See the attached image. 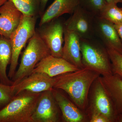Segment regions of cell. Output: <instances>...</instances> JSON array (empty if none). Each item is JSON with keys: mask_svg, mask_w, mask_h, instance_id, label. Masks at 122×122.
<instances>
[{"mask_svg": "<svg viewBox=\"0 0 122 122\" xmlns=\"http://www.w3.org/2000/svg\"><path fill=\"white\" fill-rule=\"evenodd\" d=\"M54 77H51L44 73L33 72L18 83L12 85L15 96L22 91L41 93L54 88Z\"/></svg>", "mask_w": 122, "mask_h": 122, "instance_id": "30bf717a", "label": "cell"}, {"mask_svg": "<svg viewBox=\"0 0 122 122\" xmlns=\"http://www.w3.org/2000/svg\"><path fill=\"white\" fill-rule=\"evenodd\" d=\"M103 85L110 97L118 114L122 113V79L115 74L100 75Z\"/></svg>", "mask_w": 122, "mask_h": 122, "instance_id": "e0dca14e", "label": "cell"}, {"mask_svg": "<svg viewBox=\"0 0 122 122\" xmlns=\"http://www.w3.org/2000/svg\"><path fill=\"white\" fill-rule=\"evenodd\" d=\"M52 91L61 110L63 122H83L87 120L88 118L86 113L68 98L62 91L53 88Z\"/></svg>", "mask_w": 122, "mask_h": 122, "instance_id": "7c38bea8", "label": "cell"}, {"mask_svg": "<svg viewBox=\"0 0 122 122\" xmlns=\"http://www.w3.org/2000/svg\"><path fill=\"white\" fill-rule=\"evenodd\" d=\"M79 69L62 58L56 57L50 55L39 61L33 72L44 73L51 77H54Z\"/></svg>", "mask_w": 122, "mask_h": 122, "instance_id": "5bb4252c", "label": "cell"}, {"mask_svg": "<svg viewBox=\"0 0 122 122\" xmlns=\"http://www.w3.org/2000/svg\"><path fill=\"white\" fill-rule=\"evenodd\" d=\"M98 16L112 22L114 25L122 23V8L117 4L107 2L101 10Z\"/></svg>", "mask_w": 122, "mask_h": 122, "instance_id": "d6986e66", "label": "cell"}, {"mask_svg": "<svg viewBox=\"0 0 122 122\" xmlns=\"http://www.w3.org/2000/svg\"><path fill=\"white\" fill-rule=\"evenodd\" d=\"M116 122H122V113L118 114Z\"/></svg>", "mask_w": 122, "mask_h": 122, "instance_id": "83f0119b", "label": "cell"}, {"mask_svg": "<svg viewBox=\"0 0 122 122\" xmlns=\"http://www.w3.org/2000/svg\"><path fill=\"white\" fill-rule=\"evenodd\" d=\"M12 48L10 40L0 35V83L12 86L13 82L8 76L7 66L10 65Z\"/></svg>", "mask_w": 122, "mask_h": 122, "instance_id": "ac0fdd59", "label": "cell"}, {"mask_svg": "<svg viewBox=\"0 0 122 122\" xmlns=\"http://www.w3.org/2000/svg\"><path fill=\"white\" fill-rule=\"evenodd\" d=\"M95 15L79 5L65 21V28L74 31L81 39L94 38Z\"/></svg>", "mask_w": 122, "mask_h": 122, "instance_id": "ba28073f", "label": "cell"}, {"mask_svg": "<svg viewBox=\"0 0 122 122\" xmlns=\"http://www.w3.org/2000/svg\"><path fill=\"white\" fill-rule=\"evenodd\" d=\"M50 55V50L36 30L35 34L29 40L28 46L22 55L19 68L11 79L13 82L12 85L30 75L36 65Z\"/></svg>", "mask_w": 122, "mask_h": 122, "instance_id": "277c9868", "label": "cell"}, {"mask_svg": "<svg viewBox=\"0 0 122 122\" xmlns=\"http://www.w3.org/2000/svg\"><path fill=\"white\" fill-rule=\"evenodd\" d=\"M114 25L122 42V23L118 25Z\"/></svg>", "mask_w": 122, "mask_h": 122, "instance_id": "484cf974", "label": "cell"}, {"mask_svg": "<svg viewBox=\"0 0 122 122\" xmlns=\"http://www.w3.org/2000/svg\"><path fill=\"white\" fill-rule=\"evenodd\" d=\"M99 76L92 86L89 94L88 106L85 111L96 112L107 118L110 122H116L118 114Z\"/></svg>", "mask_w": 122, "mask_h": 122, "instance_id": "8992f818", "label": "cell"}, {"mask_svg": "<svg viewBox=\"0 0 122 122\" xmlns=\"http://www.w3.org/2000/svg\"><path fill=\"white\" fill-rule=\"evenodd\" d=\"M48 0H41V6L40 9V16H41L45 11L46 4Z\"/></svg>", "mask_w": 122, "mask_h": 122, "instance_id": "d4e9b609", "label": "cell"}, {"mask_svg": "<svg viewBox=\"0 0 122 122\" xmlns=\"http://www.w3.org/2000/svg\"><path fill=\"white\" fill-rule=\"evenodd\" d=\"M79 5L87 11L98 16L100 11L107 3L106 0H79Z\"/></svg>", "mask_w": 122, "mask_h": 122, "instance_id": "7402d4cb", "label": "cell"}, {"mask_svg": "<svg viewBox=\"0 0 122 122\" xmlns=\"http://www.w3.org/2000/svg\"><path fill=\"white\" fill-rule=\"evenodd\" d=\"M100 75L93 70L84 67L54 77V88L66 92L76 106L85 112L92 86Z\"/></svg>", "mask_w": 122, "mask_h": 122, "instance_id": "6da1fadb", "label": "cell"}, {"mask_svg": "<svg viewBox=\"0 0 122 122\" xmlns=\"http://www.w3.org/2000/svg\"><path fill=\"white\" fill-rule=\"evenodd\" d=\"M108 3H114L117 4L118 3H122V0H106Z\"/></svg>", "mask_w": 122, "mask_h": 122, "instance_id": "4316f807", "label": "cell"}, {"mask_svg": "<svg viewBox=\"0 0 122 122\" xmlns=\"http://www.w3.org/2000/svg\"><path fill=\"white\" fill-rule=\"evenodd\" d=\"M23 14L10 1L0 7V35L9 39L19 25Z\"/></svg>", "mask_w": 122, "mask_h": 122, "instance_id": "4fadbf2b", "label": "cell"}, {"mask_svg": "<svg viewBox=\"0 0 122 122\" xmlns=\"http://www.w3.org/2000/svg\"><path fill=\"white\" fill-rule=\"evenodd\" d=\"M8 0H0V7L4 4Z\"/></svg>", "mask_w": 122, "mask_h": 122, "instance_id": "f1b7e54d", "label": "cell"}, {"mask_svg": "<svg viewBox=\"0 0 122 122\" xmlns=\"http://www.w3.org/2000/svg\"><path fill=\"white\" fill-rule=\"evenodd\" d=\"M24 15L29 16L40 15L41 0H8Z\"/></svg>", "mask_w": 122, "mask_h": 122, "instance_id": "ffe728a7", "label": "cell"}, {"mask_svg": "<svg viewBox=\"0 0 122 122\" xmlns=\"http://www.w3.org/2000/svg\"><path fill=\"white\" fill-rule=\"evenodd\" d=\"M38 17L23 14L17 28L10 37L12 46V56L8 75L11 80L16 71L21 51L36 32L35 26Z\"/></svg>", "mask_w": 122, "mask_h": 122, "instance_id": "5b68a950", "label": "cell"}, {"mask_svg": "<svg viewBox=\"0 0 122 122\" xmlns=\"http://www.w3.org/2000/svg\"><path fill=\"white\" fill-rule=\"evenodd\" d=\"M94 32L95 36L100 39L106 48L113 49L122 54V42L113 24L96 16Z\"/></svg>", "mask_w": 122, "mask_h": 122, "instance_id": "8fae6325", "label": "cell"}, {"mask_svg": "<svg viewBox=\"0 0 122 122\" xmlns=\"http://www.w3.org/2000/svg\"><path fill=\"white\" fill-rule=\"evenodd\" d=\"M14 96L12 86L0 83V110L11 102Z\"/></svg>", "mask_w": 122, "mask_h": 122, "instance_id": "603a6c76", "label": "cell"}, {"mask_svg": "<svg viewBox=\"0 0 122 122\" xmlns=\"http://www.w3.org/2000/svg\"><path fill=\"white\" fill-rule=\"evenodd\" d=\"M81 48L83 67L93 70L102 76L113 74L108 51L102 42L94 38H81Z\"/></svg>", "mask_w": 122, "mask_h": 122, "instance_id": "3957f363", "label": "cell"}, {"mask_svg": "<svg viewBox=\"0 0 122 122\" xmlns=\"http://www.w3.org/2000/svg\"><path fill=\"white\" fill-rule=\"evenodd\" d=\"M107 49L111 61L112 73L122 79V54L113 49Z\"/></svg>", "mask_w": 122, "mask_h": 122, "instance_id": "44dd1931", "label": "cell"}, {"mask_svg": "<svg viewBox=\"0 0 122 122\" xmlns=\"http://www.w3.org/2000/svg\"><path fill=\"white\" fill-rule=\"evenodd\" d=\"M65 21L58 17L45 23L36 30L50 50L51 54L62 58Z\"/></svg>", "mask_w": 122, "mask_h": 122, "instance_id": "52a82bcc", "label": "cell"}, {"mask_svg": "<svg viewBox=\"0 0 122 122\" xmlns=\"http://www.w3.org/2000/svg\"><path fill=\"white\" fill-rule=\"evenodd\" d=\"M64 42L62 58L79 69L84 68L82 62L79 36L74 31L65 28Z\"/></svg>", "mask_w": 122, "mask_h": 122, "instance_id": "9a60e30c", "label": "cell"}, {"mask_svg": "<svg viewBox=\"0 0 122 122\" xmlns=\"http://www.w3.org/2000/svg\"><path fill=\"white\" fill-rule=\"evenodd\" d=\"M41 93L25 91L14 96L0 110V122H31Z\"/></svg>", "mask_w": 122, "mask_h": 122, "instance_id": "7a4b0ae2", "label": "cell"}, {"mask_svg": "<svg viewBox=\"0 0 122 122\" xmlns=\"http://www.w3.org/2000/svg\"><path fill=\"white\" fill-rule=\"evenodd\" d=\"M86 112L90 122H110L107 118L99 113L93 111Z\"/></svg>", "mask_w": 122, "mask_h": 122, "instance_id": "cb8c5ba5", "label": "cell"}, {"mask_svg": "<svg viewBox=\"0 0 122 122\" xmlns=\"http://www.w3.org/2000/svg\"><path fill=\"white\" fill-rule=\"evenodd\" d=\"M52 90L42 92L31 122H58L62 120L61 113Z\"/></svg>", "mask_w": 122, "mask_h": 122, "instance_id": "9c48e42d", "label": "cell"}, {"mask_svg": "<svg viewBox=\"0 0 122 122\" xmlns=\"http://www.w3.org/2000/svg\"><path fill=\"white\" fill-rule=\"evenodd\" d=\"M79 5V0H54L41 16V26L65 14H72Z\"/></svg>", "mask_w": 122, "mask_h": 122, "instance_id": "2e32d148", "label": "cell"}]
</instances>
